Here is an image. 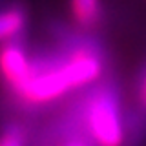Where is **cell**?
I'll list each match as a JSON object with an SVG mask.
<instances>
[{
  "label": "cell",
  "instance_id": "2",
  "mask_svg": "<svg viewBox=\"0 0 146 146\" xmlns=\"http://www.w3.org/2000/svg\"><path fill=\"white\" fill-rule=\"evenodd\" d=\"M86 130L97 146H122L124 122L117 97L108 90L93 93L84 111Z\"/></svg>",
  "mask_w": 146,
  "mask_h": 146
},
{
  "label": "cell",
  "instance_id": "1",
  "mask_svg": "<svg viewBox=\"0 0 146 146\" xmlns=\"http://www.w3.org/2000/svg\"><path fill=\"white\" fill-rule=\"evenodd\" d=\"M102 75V60L93 49L77 48L60 58L33 62L27 80L15 95L27 104H46L93 84Z\"/></svg>",
  "mask_w": 146,
  "mask_h": 146
},
{
  "label": "cell",
  "instance_id": "3",
  "mask_svg": "<svg viewBox=\"0 0 146 146\" xmlns=\"http://www.w3.org/2000/svg\"><path fill=\"white\" fill-rule=\"evenodd\" d=\"M31 64L33 60L20 42L9 40L0 44V79L13 93L27 80Z\"/></svg>",
  "mask_w": 146,
  "mask_h": 146
},
{
  "label": "cell",
  "instance_id": "4",
  "mask_svg": "<svg viewBox=\"0 0 146 146\" xmlns=\"http://www.w3.org/2000/svg\"><path fill=\"white\" fill-rule=\"evenodd\" d=\"M70 13L77 26L93 29L102 20V0H70Z\"/></svg>",
  "mask_w": 146,
  "mask_h": 146
},
{
  "label": "cell",
  "instance_id": "7",
  "mask_svg": "<svg viewBox=\"0 0 146 146\" xmlns=\"http://www.w3.org/2000/svg\"><path fill=\"white\" fill-rule=\"evenodd\" d=\"M137 95H139V102L146 108V73L143 75V80H141V84H139V91H137Z\"/></svg>",
  "mask_w": 146,
  "mask_h": 146
},
{
  "label": "cell",
  "instance_id": "5",
  "mask_svg": "<svg viewBox=\"0 0 146 146\" xmlns=\"http://www.w3.org/2000/svg\"><path fill=\"white\" fill-rule=\"evenodd\" d=\"M26 26V13L20 7H7L0 11V44L9 42L22 33Z\"/></svg>",
  "mask_w": 146,
  "mask_h": 146
},
{
  "label": "cell",
  "instance_id": "6",
  "mask_svg": "<svg viewBox=\"0 0 146 146\" xmlns=\"http://www.w3.org/2000/svg\"><path fill=\"white\" fill-rule=\"evenodd\" d=\"M26 131L18 126H9L0 133V146H26Z\"/></svg>",
  "mask_w": 146,
  "mask_h": 146
},
{
  "label": "cell",
  "instance_id": "8",
  "mask_svg": "<svg viewBox=\"0 0 146 146\" xmlns=\"http://www.w3.org/2000/svg\"><path fill=\"white\" fill-rule=\"evenodd\" d=\"M64 146H84V144H80V143H70V144H64Z\"/></svg>",
  "mask_w": 146,
  "mask_h": 146
}]
</instances>
